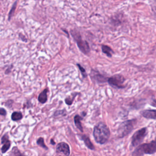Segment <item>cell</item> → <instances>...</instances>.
Masks as SVG:
<instances>
[{"label": "cell", "instance_id": "cell-20", "mask_svg": "<svg viewBox=\"0 0 156 156\" xmlns=\"http://www.w3.org/2000/svg\"><path fill=\"white\" fill-rule=\"evenodd\" d=\"M16 3H17V1H16V2L13 4V6L11 8V10L9 12V20H10L11 17L14 14V12H15V8H16Z\"/></svg>", "mask_w": 156, "mask_h": 156}, {"label": "cell", "instance_id": "cell-14", "mask_svg": "<svg viewBox=\"0 0 156 156\" xmlns=\"http://www.w3.org/2000/svg\"><path fill=\"white\" fill-rule=\"evenodd\" d=\"M81 119H82V118L80 117V116L78 115H75L74 117V121L75 126L77 127V128L79 130H80L81 132H83V127L82 126L81 121H80Z\"/></svg>", "mask_w": 156, "mask_h": 156}, {"label": "cell", "instance_id": "cell-17", "mask_svg": "<svg viewBox=\"0 0 156 156\" xmlns=\"http://www.w3.org/2000/svg\"><path fill=\"white\" fill-rule=\"evenodd\" d=\"M37 143L38 146H40V147L44 148V149L47 150L48 149V147L46 146L44 141V138L42 137H40L39 138H38L37 141Z\"/></svg>", "mask_w": 156, "mask_h": 156}, {"label": "cell", "instance_id": "cell-1", "mask_svg": "<svg viewBox=\"0 0 156 156\" xmlns=\"http://www.w3.org/2000/svg\"><path fill=\"white\" fill-rule=\"evenodd\" d=\"M93 133L96 142L101 144L106 143L110 135L109 129L103 122L98 123L94 127Z\"/></svg>", "mask_w": 156, "mask_h": 156}, {"label": "cell", "instance_id": "cell-15", "mask_svg": "<svg viewBox=\"0 0 156 156\" xmlns=\"http://www.w3.org/2000/svg\"><path fill=\"white\" fill-rule=\"evenodd\" d=\"M11 118L13 121H19L23 118V115L20 112H14L11 115Z\"/></svg>", "mask_w": 156, "mask_h": 156}, {"label": "cell", "instance_id": "cell-11", "mask_svg": "<svg viewBox=\"0 0 156 156\" xmlns=\"http://www.w3.org/2000/svg\"><path fill=\"white\" fill-rule=\"evenodd\" d=\"M81 139L83 140V141L84 142L85 146L90 150H94V146L93 144V143H91L90 138L87 136V135H82L81 136Z\"/></svg>", "mask_w": 156, "mask_h": 156}, {"label": "cell", "instance_id": "cell-10", "mask_svg": "<svg viewBox=\"0 0 156 156\" xmlns=\"http://www.w3.org/2000/svg\"><path fill=\"white\" fill-rule=\"evenodd\" d=\"M1 143L3 144V146L1 147V152L2 153L4 154L9 149L11 145V142L9 140V137L7 135H4L1 138Z\"/></svg>", "mask_w": 156, "mask_h": 156}, {"label": "cell", "instance_id": "cell-3", "mask_svg": "<svg viewBox=\"0 0 156 156\" xmlns=\"http://www.w3.org/2000/svg\"><path fill=\"white\" fill-rule=\"evenodd\" d=\"M70 33L74 41L76 42L79 50L84 54L88 55L90 52V47L88 43L82 39L80 32L76 29L70 30Z\"/></svg>", "mask_w": 156, "mask_h": 156}, {"label": "cell", "instance_id": "cell-22", "mask_svg": "<svg viewBox=\"0 0 156 156\" xmlns=\"http://www.w3.org/2000/svg\"><path fill=\"white\" fill-rule=\"evenodd\" d=\"M151 105L153 107H156V99H153L151 102Z\"/></svg>", "mask_w": 156, "mask_h": 156}, {"label": "cell", "instance_id": "cell-12", "mask_svg": "<svg viewBox=\"0 0 156 156\" xmlns=\"http://www.w3.org/2000/svg\"><path fill=\"white\" fill-rule=\"evenodd\" d=\"M48 92V89H44L42 92H41L38 97V101L41 104H44L48 100L47 93Z\"/></svg>", "mask_w": 156, "mask_h": 156}, {"label": "cell", "instance_id": "cell-6", "mask_svg": "<svg viewBox=\"0 0 156 156\" xmlns=\"http://www.w3.org/2000/svg\"><path fill=\"white\" fill-rule=\"evenodd\" d=\"M147 133V129L146 127H143L141 129L136 131L132 136V145L133 147L138 146L143 140Z\"/></svg>", "mask_w": 156, "mask_h": 156}, {"label": "cell", "instance_id": "cell-7", "mask_svg": "<svg viewBox=\"0 0 156 156\" xmlns=\"http://www.w3.org/2000/svg\"><path fill=\"white\" fill-rule=\"evenodd\" d=\"M90 77L95 83H98V84L104 83L107 82V79H108L107 77L101 74L97 70H94L93 69L91 71Z\"/></svg>", "mask_w": 156, "mask_h": 156}, {"label": "cell", "instance_id": "cell-13", "mask_svg": "<svg viewBox=\"0 0 156 156\" xmlns=\"http://www.w3.org/2000/svg\"><path fill=\"white\" fill-rule=\"evenodd\" d=\"M101 49H102V52L104 54H105L108 57H112L113 54L114 53L113 49L110 46H108L107 45L102 44L101 46Z\"/></svg>", "mask_w": 156, "mask_h": 156}, {"label": "cell", "instance_id": "cell-18", "mask_svg": "<svg viewBox=\"0 0 156 156\" xmlns=\"http://www.w3.org/2000/svg\"><path fill=\"white\" fill-rule=\"evenodd\" d=\"M77 65L78 68H79V70H80V73H81L82 76H83V77H84V78H85V77H87V73H86V71H85V68H83V67H82L80 64H79V63H77Z\"/></svg>", "mask_w": 156, "mask_h": 156}, {"label": "cell", "instance_id": "cell-5", "mask_svg": "<svg viewBox=\"0 0 156 156\" xmlns=\"http://www.w3.org/2000/svg\"><path fill=\"white\" fill-rule=\"evenodd\" d=\"M125 78L121 74H115L110 77H108L107 82L113 88L116 89H121L125 87L124 82Z\"/></svg>", "mask_w": 156, "mask_h": 156}, {"label": "cell", "instance_id": "cell-21", "mask_svg": "<svg viewBox=\"0 0 156 156\" xmlns=\"http://www.w3.org/2000/svg\"><path fill=\"white\" fill-rule=\"evenodd\" d=\"M6 114H7L6 110L3 108H0V115L5 116Z\"/></svg>", "mask_w": 156, "mask_h": 156}, {"label": "cell", "instance_id": "cell-4", "mask_svg": "<svg viewBox=\"0 0 156 156\" xmlns=\"http://www.w3.org/2000/svg\"><path fill=\"white\" fill-rule=\"evenodd\" d=\"M136 121V119H132L121 122L117 130L118 137L122 138L129 134L132 131Z\"/></svg>", "mask_w": 156, "mask_h": 156}, {"label": "cell", "instance_id": "cell-2", "mask_svg": "<svg viewBox=\"0 0 156 156\" xmlns=\"http://www.w3.org/2000/svg\"><path fill=\"white\" fill-rule=\"evenodd\" d=\"M156 152V140L149 143L139 144L132 152V156H143L144 154H153Z\"/></svg>", "mask_w": 156, "mask_h": 156}, {"label": "cell", "instance_id": "cell-25", "mask_svg": "<svg viewBox=\"0 0 156 156\" xmlns=\"http://www.w3.org/2000/svg\"><path fill=\"white\" fill-rule=\"evenodd\" d=\"M0 84H1V82H0Z\"/></svg>", "mask_w": 156, "mask_h": 156}, {"label": "cell", "instance_id": "cell-16", "mask_svg": "<svg viewBox=\"0 0 156 156\" xmlns=\"http://www.w3.org/2000/svg\"><path fill=\"white\" fill-rule=\"evenodd\" d=\"M77 93H73L71 95L69 96L68 97L66 98L65 99V103L68 105H71L72 104H73V102L74 99V98H76V96H77Z\"/></svg>", "mask_w": 156, "mask_h": 156}, {"label": "cell", "instance_id": "cell-9", "mask_svg": "<svg viewBox=\"0 0 156 156\" xmlns=\"http://www.w3.org/2000/svg\"><path fill=\"white\" fill-rule=\"evenodd\" d=\"M142 116L146 119H156V110L147 109L140 112Z\"/></svg>", "mask_w": 156, "mask_h": 156}, {"label": "cell", "instance_id": "cell-8", "mask_svg": "<svg viewBox=\"0 0 156 156\" xmlns=\"http://www.w3.org/2000/svg\"><path fill=\"white\" fill-rule=\"evenodd\" d=\"M56 152L58 156H69L70 154L69 145L65 142L59 143L56 146Z\"/></svg>", "mask_w": 156, "mask_h": 156}, {"label": "cell", "instance_id": "cell-24", "mask_svg": "<svg viewBox=\"0 0 156 156\" xmlns=\"http://www.w3.org/2000/svg\"><path fill=\"white\" fill-rule=\"evenodd\" d=\"M51 144H52V145L55 144V142L54 141V140H53V139H51Z\"/></svg>", "mask_w": 156, "mask_h": 156}, {"label": "cell", "instance_id": "cell-23", "mask_svg": "<svg viewBox=\"0 0 156 156\" xmlns=\"http://www.w3.org/2000/svg\"><path fill=\"white\" fill-rule=\"evenodd\" d=\"M153 12H154V15L155 19L156 20V7H154V9H153Z\"/></svg>", "mask_w": 156, "mask_h": 156}, {"label": "cell", "instance_id": "cell-19", "mask_svg": "<svg viewBox=\"0 0 156 156\" xmlns=\"http://www.w3.org/2000/svg\"><path fill=\"white\" fill-rule=\"evenodd\" d=\"M12 152L13 153V154L15 155V156H26V155L23 154L16 147H14L12 149Z\"/></svg>", "mask_w": 156, "mask_h": 156}]
</instances>
